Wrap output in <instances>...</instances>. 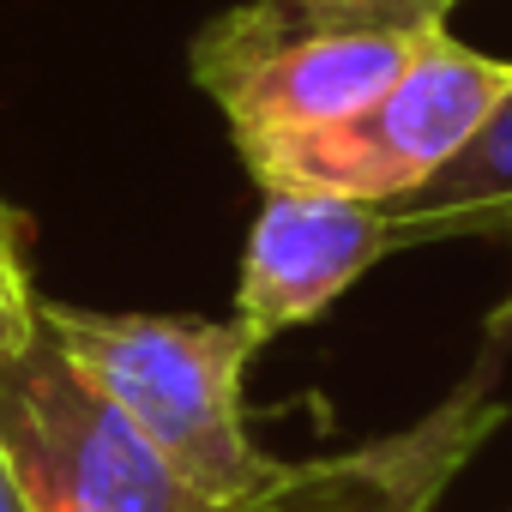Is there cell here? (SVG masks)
I'll list each match as a JSON object with an SVG mask.
<instances>
[{
    "mask_svg": "<svg viewBox=\"0 0 512 512\" xmlns=\"http://www.w3.org/2000/svg\"><path fill=\"white\" fill-rule=\"evenodd\" d=\"M0 452L31 512H223L61 356L49 326L0 362Z\"/></svg>",
    "mask_w": 512,
    "mask_h": 512,
    "instance_id": "277c9868",
    "label": "cell"
},
{
    "mask_svg": "<svg viewBox=\"0 0 512 512\" xmlns=\"http://www.w3.org/2000/svg\"><path fill=\"white\" fill-rule=\"evenodd\" d=\"M452 7H458V0H452Z\"/></svg>",
    "mask_w": 512,
    "mask_h": 512,
    "instance_id": "8fae6325",
    "label": "cell"
},
{
    "mask_svg": "<svg viewBox=\"0 0 512 512\" xmlns=\"http://www.w3.org/2000/svg\"><path fill=\"white\" fill-rule=\"evenodd\" d=\"M392 247V223L368 199L338 193H266L247 235L235 284V326L253 350L320 320L356 278H368Z\"/></svg>",
    "mask_w": 512,
    "mask_h": 512,
    "instance_id": "8992f818",
    "label": "cell"
},
{
    "mask_svg": "<svg viewBox=\"0 0 512 512\" xmlns=\"http://www.w3.org/2000/svg\"><path fill=\"white\" fill-rule=\"evenodd\" d=\"M512 91V61H494L452 31H434L416 61L350 121L247 145L241 163L260 181V193H338V199H368L392 205L428 175H440L500 109Z\"/></svg>",
    "mask_w": 512,
    "mask_h": 512,
    "instance_id": "3957f363",
    "label": "cell"
},
{
    "mask_svg": "<svg viewBox=\"0 0 512 512\" xmlns=\"http://www.w3.org/2000/svg\"><path fill=\"white\" fill-rule=\"evenodd\" d=\"M61 356L157 446V458L211 506H235L272 482V458L247 434L241 380L260 356L235 320L97 314L43 302Z\"/></svg>",
    "mask_w": 512,
    "mask_h": 512,
    "instance_id": "7a4b0ae2",
    "label": "cell"
},
{
    "mask_svg": "<svg viewBox=\"0 0 512 512\" xmlns=\"http://www.w3.org/2000/svg\"><path fill=\"white\" fill-rule=\"evenodd\" d=\"M380 211L392 223V247L458 241V235H476L488 217L512 211V91L440 175H428L422 187H410Z\"/></svg>",
    "mask_w": 512,
    "mask_h": 512,
    "instance_id": "52a82bcc",
    "label": "cell"
},
{
    "mask_svg": "<svg viewBox=\"0 0 512 512\" xmlns=\"http://www.w3.org/2000/svg\"><path fill=\"white\" fill-rule=\"evenodd\" d=\"M0 512H31L25 494H19V482H13V470H7V452H0Z\"/></svg>",
    "mask_w": 512,
    "mask_h": 512,
    "instance_id": "30bf717a",
    "label": "cell"
},
{
    "mask_svg": "<svg viewBox=\"0 0 512 512\" xmlns=\"http://www.w3.org/2000/svg\"><path fill=\"white\" fill-rule=\"evenodd\" d=\"M446 13L452 0H241L193 37L187 67L247 151L368 109Z\"/></svg>",
    "mask_w": 512,
    "mask_h": 512,
    "instance_id": "6da1fadb",
    "label": "cell"
},
{
    "mask_svg": "<svg viewBox=\"0 0 512 512\" xmlns=\"http://www.w3.org/2000/svg\"><path fill=\"white\" fill-rule=\"evenodd\" d=\"M43 332V296L31 278V217L0 199V362Z\"/></svg>",
    "mask_w": 512,
    "mask_h": 512,
    "instance_id": "ba28073f",
    "label": "cell"
},
{
    "mask_svg": "<svg viewBox=\"0 0 512 512\" xmlns=\"http://www.w3.org/2000/svg\"><path fill=\"white\" fill-rule=\"evenodd\" d=\"M500 422H506V398L488 350L416 422L314 464H278L266 488H253L223 512H434L446 488L464 476V464L494 440Z\"/></svg>",
    "mask_w": 512,
    "mask_h": 512,
    "instance_id": "5b68a950",
    "label": "cell"
},
{
    "mask_svg": "<svg viewBox=\"0 0 512 512\" xmlns=\"http://www.w3.org/2000/svg\"><path fill=\"white\" fill-rule=\"evenodd\" d=\"M476 241H512V211H500V217H488L482 229H476ZM482 338H488V350H512V290L488 308V326H482Z\"/></svg>",
    "mask_w": 512,
    "mask_h": 512,
    "instance_id": "9c48e42d",
    "label": "cell"
}]
</instances>
